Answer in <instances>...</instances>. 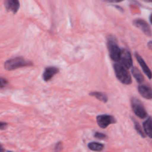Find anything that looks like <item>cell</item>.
Here are the masks:
<instances>
[{"instance_id":"obj_1","label":"cell","mask_w":152,"mask_h":152,"mask_svg":"<svg viewBox=\"0 0 152 152\" xmlns=\"http://www.w3.org/2000/svg\"><path fill=\"white\" fill-rule=\"evenodd\" d=\"M32 65V62L29 61H26L23 58L19 57V58H15L5 61L4 68H5V69L8 70V71H11V70L20 68V67L28 66Z\"/></svg>"},{"instance_id":"obj_2","label":"cell","mask_w":152,"mask_h":152,"mask_svg":"<svg viewBox=\"0 0 152 152\" xmlns=\"http://www.w3.org/2000/svg\"><path fill=\"white\" fill-rule=\"evenodd\" d=\"M114 72H115L116 77H117V79L121 83L126 85L132 83V77L130 76V74L126 70V69L124 66H123L121 64H114Z\"/></svg>"},{"instance_id":"obj_3","label":"cell","mask_w":152,"mask_h":152,"mask_svg":"<svg viewBox=\"0 0 152 152\" xmlns=\"http://www.w3.org/2000/svg\"><path fill=\"white\" fill-rule=\"evenodd\" d=\"M108 49L109 52L110 57L114 61H119L121 55V49L119 47L118 44L116 40L112 37L108 38Z\"/></svg>"},{"instance_id":"obj_4","label":"cell","mask_w":152,"mask_h":152,"mask_svg":"<svg viewBox=\"0 0 152 152\" xmlns=\"http://www.w3.org/2000/svg\"><path fill=\"white\" fill-rule=\"evenodd\" d=\"M132 107L134 113L138 117L141 119H145L147 116V113L144 108L143 105L137 98H133L132 99Z\"/></svg>"},{"instance_id":"obj_5","label":"cell","mask_w":152,"mask_h":152,"mask_svg":"<svg viewBox=\"0 0 152 152\" xmlns=\"http://www.w3.org/2000/svg\"><path fill=\"white\" fill-rule=\"evenodd\" d=\"M96 122L101 128H106L108 125L116 123V119L110 115H99L96 117Z\"/></svg>"},{"instance_id":"obj_6","label":"cell","mask_w":152,"mask_h":152,"mask_svg":"<svg viewBox=\"0 0 152 152\" xmlns=\"http://www.w3.org/2000/svg\"><path fill=\"white\" fill-rule=\"evenodd\" d=\"M120 61H121L122 66L126 69H129L132 66L133 61L130 52L126 49L121 50V55H120Z\"/></svg>"},{"instance_id":"obj_7","label":"cell","mask_w":152,"mask_h":152,"mask_svg":"<svg viewBox=\"0 0 152 152\" xmlns=\"http://www.w3.org/2000/svg\"><path fill=\"white\" fill-rule=\"evenodd\" d=\"M133 23L135 26L137 27V28H139L140 29L142 30V31L144 33V34L149 36V37H151V28H150V25H148L145 20H143V19H137L134 20Z\"/></svg>"},{"instance_id":"obj_8","label":"cell","mask_w":152,"mask_h":152,"mask_svg":"<svg viewBox=\"0 0 152 152\" xmlns=\"http://www.w3.org/2000/svg\"><path fill=\"white\" fill-rule=\"evenodd\" d=\"M19 0H6L5 7L8 11L12 12L13 13H17L19 8Z\"/></svg>"},{"instance_id":"obj_9","label":"cell","mask_w":152,"mask_h":152,"mask_svg":"<svg viewBox=\"0 0 152 152\" xmlns=\"http://www.w3.org/2000/svg\"><path fill=\"white\" fill-rule=\"evenodd\" d=\"M58 72H59V69L56 67H47L43 72V79L45 81H48Z\"/></svg>"},{"instance_id":"obj_10","label":"cell","mask_w":152,"mask_h":152,"mask_svg":"<svg viewBox=\"0 0 152 152\" xmlns=\"http://www.w3.org/2000/svg\"><path fill=\"white\" fill-rule=\"evenodd\" d=\"M138 91L143 98L149 100L152 98V91L149 86H145V85H140L138 86Z\"/></svg>"},{"instance_id":"obj_11","label":"cell","mask_w":152,"mask_h":152,"mask_svg":"<svg viewBox=\"0 0 152 152\" xmlns=\"http://www.w3.org/2000/svg\"><path fill=\"white\" fill-rule=\"evenodd\" d=\"M136 55L137 60L138 63H140V66L142 67L143 72L145 73V74H146V75L148 76V78L151 79V70H150V69L148 68V66L146 65L145 62L144 61V60L142 59V58L140 56V55H138L137 53H136V55Z\"/></svg>"},{"instance_id":"obj_12","label":"cell","mask_w":152,"mask_h":152,"mask_svg":"<svg viewBox=\"0 0 152 152\" xmlns=\"http://www.w3.org/2000/svg\"><path fill=\"white\" fill-rule=\"evenodd\" d=\"M151 118L148 117L146 119L145 122L143 123V128L144 131H145V134H146L148 137H149L150 138L152 137V127H151Z\"/></svg>"},{"instance_id":"obj_13","label":"cell","mask_w":152,"mask_h":152,"mask_svg":"<svg viewBox=\"0 0 152 152\" xmlns=\"http://www.w3.org/2000/svg\"><path fill=\"white\" fill-rule=\"evenodd\" d=\"M88 148L94 151H102L104 148V145L102 143L96 142H91L88 145Z\"/></svg>"},{"instance_id":"obj_14","label":"cell","mask_w":152,"mask_h":152,"mask_svg":"<svg viewBox=\"0 0 152 152\" xmlns=\"http://www.w3.org/2000/svg\"><path fill=\"white\" fill-rule=\"evenodd\" d=\"M90 95L95 97L98 100H99V101H102L104 103H106L108 101V96L106 95V94L103 93V92H90Z\"/></svg>"},{"instance_id":"obj_15","label":"cell","mask_w":152,"mask_h":152,"mask_svg":"<svg viewBox=\"0 0 152 152\" xmlns=\"http://www.w3.org/2000/svg\"><path fill=\"white\" fill-rule=\"evenodd\" d=\"M132 72L134 77H135V79L137 80L138 83H142L144 81V77L142 76V73L140 72V70L137 67H133L132 68Z\"/></svg>"},{"instance_id":"obj_16","label":"cell","mask_w":152,"mask_h":152,"mask_svg":"<svg viewBox=\"0 0 152 152\" xmlns=\"http://www.w3.org/2000/svg\"><path fill=\"white\" fill-rule=\"evenodd\" d=\"M134 128H135V129H136V131H137V133L141 136V137H143L144 138V137H145V134L143 132V131L142 130L140 125H139V123H138L137 121L134 120Z\"/></svg>"},{"instance_id":"obj_17","label":"cell","mask_w":152,"mask_h":152,"mask_svg":"<svg viewBox=\"0 0 152 152\" xmlns=\"http://www.w3.org/2000/svg\"><path fill=\"white\" fill-rule=\"evenodd\" d=\"M94 137L96 138L99 139H106L107 138V136L105 134H102V133H99V132H96V134H94Z\"/></svg>"},{"instance_id":"obj_18","label":"cell","mask_w":152,"mask_h":152,"mask_svg":"<svg viewBox=\"0 0 152 152\" xmlns=\"http://www.w3.org/2000/svg\"><path fill=\"white\" fill-rule=\"evenodd\" d=\"M7 84V80L0 77V88H4Z\"/></svg>"},{"instance_id":"obj_19","label":"cell","mask_w":152,"mask_h":152,"mask_svg":"<svg viewBox=\"0 0 152 152\" xmlns=\"http://www.w3.org/2000/svg\"><path fill=\"white\" fill-rule=\"evenodd\" d=\"M62 142H58L57 144L56 145V146H55V151L56 152H59L61 150H62Z\"/></svg>"},{"instance_id":"obj_20","label":"cell","mask_w":152,"mask_h":152,"mask_svg":"<svg viewBox=\"0 0 152 152\" xmlns=\"http://www.w3.org/2000/svg\"><path fill=\"white\" fill-rule=\"evenodd\" d=\"M7 126V124L5 122H0V130H4Z\"/></svg>"},{"instance_id":"obj_21","label":"cell","mask_w":152,"mask_h":152,"mask_svg":"<svg viewBox=\"0 0 152 152\" xmlns=\"http://www.w3.org/2000/svg\"><path fill=\"white\" fill-rule=\"evenodd\" d=\"M102 1H105V2H110V3H117L123 1V0H102Z\"/></svg>"},{"instance_id":"obj_22","label":"cell","mask_w":152,"mask_h":152,"mask_svg":"<svg viewBox=\"0 0 152 152\" xmlns=\"http://www.w3.org/2000/svg\"><path fill=\"white\" fill-rule=\"evenodd\" d=\"M148 47H149V49H151V42L150 41L149 43H148Z\"/></svg>"},{"instance_id":"obj_23","label":"cell","mask_w":152,"mask_h":152,"mask_svg":"<svg viewBox=\"0 0 152 152\" xmlns=\"http://www.w3.org/2000/svg\"><path fill=\"white\" fill-rule=\"evenodd\" d=\"M3 151V148L1 145H0V152H2Z\"/></svg>"},{"instance_id":"obj_24","label":"cell","mask_w":152,"mask_h":152,"mask_svg":"<svg viewBox=\"0 0 152 152\" xmlns=\"http://www.w3.org/2000/svg\"><path fill=\"white\" fill-rule=\"evenodd\" d=\"M143 1H147V2H151L152 0H143Z\"/></svg>"},{"instance_id":"obj_25","label":"cell","mask_w":152,"mask_h":152,"mask_svg":"<svg viewBox=\"0 0 152 152\" xmlns=\"http://www.w3.org/2000/svg\"><path fill=\"white\" fill-rule=\"evenodd\" d=\"M7 152H11V151H7Z\"/></svg>"}]
</instances>
